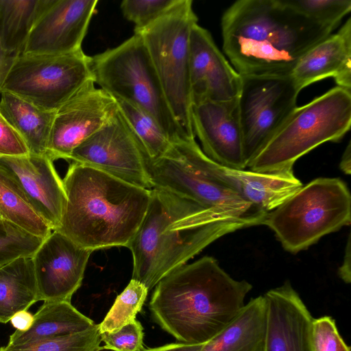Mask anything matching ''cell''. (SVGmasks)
Wrapping results in <instances>:
<instances>
[{"instance_id":"obj_22","label":"cell","mask_w":351,"mask_h":351,"mask_svg":"<svg viewBox=\"0 0 351 351\" xmlns=\"http://www.w3.org/2000/svg\"><path fill=\"white\" fill-rule=\"evenodd\" d=\"M267 305L263 295L252 298L200 351H263Z\"/></svg>"},{"instance_id":"obj_14","label":"cell","mask_w":351,"mask_h":351,"mask_svg":"<svg viewBox=\"0 0 351 351\" xmlns=\"http://www.w3.org/2000/svg\"><path fill=\"white\" fill-rule=\"evenodd\" d=\"M92 252L52 231L32 256L38 301L71 302Z\"/></svg>"},{"instance_id":"obj_36","label":"cell","mask_w":351,"mask_h":351,"mask_svg":"<svg viewBox=\"0 0 351 351\" xmlns=\"http://www.w3.org/2000/svg\"><path fill=\"white\" fill-rule=\"evenodd\" d=\"M28 154L22 138L0 112V156H19Z\"/></svg>"},{"instance_id":"obj_13","label":"cell","mask_w":351,"mask_h":351,"mask_svg":"<svg viewBox=\"0 0 351 351\" xmlns=\"http://www.w3.org/2000/svg\"><path fill=\"white\" fill-rule=\"evenodd\" d=\"M117 110L116 100L92 80L54 114L47 154L54 161L69 160L72 152Z\"/></svg>"},{"instance_id":"obj_7","label":"cell","mask_w":351,"mask_h":351,"mask_svg":"<svg viewBox=\"0 0 351 351\" xmlns=\"http://www.w3.org/2000/svg\"><path fill=\"white\" fill-rule=\"evenodd\" d=\"M350 221L351 197L346 183L319 178L269 212L262 225L275 233L285 250L295 254Z\"/></svg>"},{"instance_id":"obj_6","label":"cell","mask_w":351,"mask_h":351,"mask_svg":"<svg viewBox=\"0 0 351 351\" xmlns=\"http://www.w3.org/2000/svg\"><path fill=\"white\" fill-rule=\"evenodd\" d=\"M93 80L115 100L148 112L173 143L188 138L176 120L139 34L90 57ZM195 139V138H193Z\"/></svg>"},{"instance_id":"obj_3","label":"cell","mask_w":351,"mask_h":351,"mask_svg":"<svg viewBox=\"0 0 351 351\" xmlns=\"http://www.w3.org/2000/svg\"><path fill=\"white\" fill-rule=\"evenodd\" d=\"M252 289L232 278L212 256L184 264L156 285L149 302L154 320L180 343L204 344L245 306Z\"/></svg>"},{"instance_id":"obj_20","label":"cell","mask_w":351,"mask_h":351,"mask_svg":"<svg viewBox=\"0 0 351 351\" xmlns=\"http://www.w3.org/2000/svg\"><path fill=\"white\" fill-rule=\"evenodd\" d=\"M267 305L263 351H313L312 317L289 282L263 295Z\"/></svg>"},{"instance_id":"obj_19","label":"cell","mask_w":351,"mask_h":351,"mask_svg":"<svg viewBox=\"0 0 351 351\" xmlns=\"http://www.w3.org/2000/svg\"><path fill=\"white\" fill-rule=\"evenodd\" d=\"M0 168L18 184L52 231L60 226L66 197L62 179L47 155L0 156Z\"/></svg>"},{"instance_id":"obj_25","label":"cell","mask_w":351,"mask_h":351,"mask_svg":"<svg viewBox=\"0 0 351 351\" xmlns=\"http://www.w3.org/2000/svg\"><path fill=\"white\" fill-rule=\"evenodd\" d=\"M38 301L32 256L19 257L0 267V323Z\"/></svg>"},{"instance_id":"obj_43","label":"cell","mask_w":351,"mask_h":351,"mask_svg":"<svg viewBox=\"0 0 351 351\" xmlns=\"http://www.w3.org/2000/svg\"><path fill=\"white\" fill-rule=\"evenodd\" d=\"M0 217H1V216H0Z\"/></svg>"},{"instance_id":"obj_15","label":"cell","mask_w":351,"mask_h":351,"mask_svg":"<svg viewBox=\"0 0 351 351\" xmlns=\"http://www.w3.org/2000/svg\"><path fill=\"white\" fill-rule=\"evenodd\" d=\"M192 152L195 162L203 172L266 214L303 186L295 176L293 169L261 173L228 168L206 156L196 142Z\"/></svg>"},{"instance_id":"obj_24","label":"cell","mask_w":351,"mask_h":351,"mask_svg":"<svg viewBox=\"0 0 351 351\" xmlns=\"http://www.w3.org/2000/svg\"><path fill=\"white\" fill-rule=\"evenodd\" d=\"M0 112L22 138L29 154H47L55 112L1 90Z\"/></svg>"},{"instance_id":"obj_21","label":"cell","mask_w":351,"mask_h":351,"mask_svg":"<svg viewBox=\"0 0 351 351\" xmlns=\"http://www.w3.org/2000/svg\"><path fill=\"white\" fill-rule=\"evenodd\" d=\"M290 75L300 90L327 77H333L337 86L351 90V19L336 34L310 48Z\"/></svg>"},{"instance_id":"obj_42","label":"cell","mask_w":351,"mask_h":351,"mask_svg":"<svg viewBox=\"0 0 351 351\" xmlns=\"http://www.w3.org/2000/svg\"><path fill=\"white\" fill-rule=\"evenodd\" d=\"M339 351H350V348L344 341H343Z\"/></svg>"},{"instance_id":"obj_33","label":"cell","mask_w":351,"mask_h":351,"mask_svg":"<svg viewBox=\"0 0 351 351\" xmlns=\"http://www.w3.org/2000/svg\"><path fill=\"white\" fill-rule=\"evenodd\" d=\"M180 0H124L121 10L124 17L135 25L134 32L139 31L176 6Z\"/></svg>"},{"instance_id":"obj_30","label":"cell","mask_w":351,"mask_h":351,"mask_svg":"<svg viewBox=\"0 0 351 351\" xmlns=\"http://www.w3.org/2000/svg\"><path fill=\"white\" fill-rule=\"evenodd\" d=\"M101 332L99 324L85 331L28 343L1 347L0 351H99Z\"/></svg>"},{"instance_id":"obj_18","label":"cell","mask_w":351,"mask_h":351,"mask_svg":"<svg viewBox=\"0 0 351 351\" xmlns=\"http://www.w3.org/2000/svg\"><path fill=\"white\" fill-rule=\"evenodd\" d=\"M189 79L193 106L237 98L241 76L217 47L210 33L197 23L189 38Z\"/></svg>"},{"instance_id":"obj_23","label":"cell","mask_w":351,"mask_h":351,"mask_svg":"<svg viewBox=\"0 0 351 351\" xmlns=\"http://www.w3.org/2000/svg\"><path fill=\"white\" fill-rule=\"evenodd\" d=\"M95 324L66 301H44L34 315L32 326L26 331L16 330L10 336L8 345L17 346L39 340L79 333Z\"/></svg>"},{"instance_id":"obj_39","label":"cell","mask_w":351,"mask_h":351,"mask_svg":"<svg viewBox=\"0 0 351 351\" xmlns=\"http://www.w3.org/2000/svg\"><path fill=\"white\" fill-rule=\"evenodd\" d=\"M350 250V234H349L343 262L338 269L339 276L346 283H350L351 281Z\"/></svg>"},{"instance_id":"obj_1","label":"cell","mask_w":351,"mask_h":351,"mask_svg":"<svg viewBox=\"0 0 351 351\" xmlns=\"http://www.w3.org/2000/svg\"><path fill=\"white\" fill-rule=\"evenodd\" d=\"M263 221L152 189L145 217L128 247L133 258L132 278L149 291L218 239Z\"/></svg>"},{"instance_id":"obj_2","label":"cell","mask_w":351,"mask_h":351,"mask_svg":"<svg viewBox=\"0 0 351 351\" xmlns=\"http://www.w3.org/2000/svg\"><path fill=\"white\" fill-rule=\"evenodd\" d=\"M223 49L241 75H290L300 58L332 30L283 0H239L221 17Z\"/></svg>"},{"instance_id":"obj_12","label":"cell","mask_w":351,"mask_h":351,"mask_svg":"<svg viewBox=\"0 0 351 351\" xmlns=\"http://www.w3.org/2000/svg\"><path fill=\"white\" fill-rule=\"evenodd\" d=\"M147 154L118 109L97 131L78 145L69 160L130 184L152 189Z\"/></svg>"},{"instance_id":"obj_9","label":"cell","mask_w":351,"mask_h":351,"mask_svg":"<svg viewBox=\"0 0 351 351\" xmlns=\"http://www.w3.org/2000/svg\"><path fill=\"white\" fill-rule=\"evenodd\" d=\"M92 80L90 56L82 49L61 55L21 53L1 90L56 112Z\"/></svg>"},{"instance_id":"obj_40","label":"cell","mask_w":351,"mask_h":351,"mask_svg":"<svg viewBox=\"0 0 351 351\" xmlns=\"http://www.w3.org/2000/svg\"><path fill=\"white\" fill-rule=\"evenodd\" d=\"M203 344H188L175 343L166 344L154 348H144L142 351H200Z\"/></svg>"},{"instance_id":"obj_26","label":"cell","mask_w":351,"mask_h":351,"mask_svg":"<svg viewBox=\"0 0 351 351\" xmlns=\"http://www.w3.org/2000/svg\"><path fill=\"white\" fill-rule=\"evenodd\" d=\"M53 0H0V43L20 55L38 18Z\"/></svg>"},{"instance_id":"obj_11","label":"cell","mask_w":351,"mask_h":351,"mask_svg":"<svg viewBox=\"0 0 351 351\" xmlns=\"http://www.w3.org/2000/svg\"><path fill=\"white\" fill-rule=\"evenodd\" d=\"M238 107L247 167L297 108L290 75H241Z\"/></svg>"},{"instance_id":"obj_28","label":"cell","mask_w":351,"mask_h":351,"mask_svg":"<svg viewBox=\"0 0 351 351\" xmlns=\"http://www.w3.org/2000/svg\"><path fill=\"white\" fill-rule=\"evenodd\" d=\"M117 107L138 139L147 156L156 159L164 156L173 142L156 121L139 107L121 100H116Z\"/></svg>"},{"instance_id":"obj_37","label":"cell","mask_w":351,"mask_h":351,"mask_svg":"<svg viewBox=\"0 0 351 351\" xmlns=\"http://www.w3.org/2000/svg\"><path fill=\"white\" fill-rule=\"evenodd\" d=\"M18 56L19 55L5 51L0 43V93L9 71Z\"/></svg>"},{"instance_id":"obj_16","label":"cell","mask_w":351,"mask_h":351,"mask_svg":"<svg viewBox=\"0 0 351 351\" xmlns=\"http://www.w3.org/2000/svg\"><path fill=\"white\" fill-rule=\"evenodd\" d=\"M97 0H53L37 20L23 52L61 55L82 49Z\"/></svg>"},{"instance_id":"obj_5","label":"cell","mask_w":351,"mask_h":351,"mask_svg":"<svg viewBox=\"0 0 351 351\" xmlns=\"http://www.w3.org/2000/svg\"><path fill=\"white\" fill-rule=\"evenodd\" d=\"M351 125V90L336 86L297 107L247 168L255 172L293 169L301 156L328 141H338Z\"/></svg>"},{"instance_id":"obj_38","label":"cell","mask_w":351,"mask_h":351,"mask_svg":"<svg viewBox=\"0 0 351 351\" xmlns=\"http://www.w3.org/2000/svg\"><path fill=\"white\" fill-rule=\"evenodd\" d=\"M34 315L27 310L16 313L10 322L16 330L24 332L27 330L32 325Z\"/></svg>"},{"instance_id":"obj_35","label":"cell","mask_w":351,"mask_h":351,"mask_svg":"<svg viewBox=\"0 0 351 351\" xmlns=\"http://www.w3.org/2000/svg\"><path fill=\"white\" fill-rule=\"evenodd\" d=\"M311 335L313 351H339L344 341L330 316L313 319Z\"/></svg>"},{"instance_id":"obj_32","label":"cell","mask_w":351,"mask_h":351,"mask_svg":"<svg viewBox=\"0 0 351 351\" xmlns=\"http://www.w3.org/2000/svg\"><path fill=\"white\" fill-rule=\"evenodd\" d=\"M44 239L0 217V267L23 256H32Z\"/></svg>"},{"instance_id":"obj_8","label":"cell","mask_w":351,"mask_h":351,"mask_svg":"<svg viewBox=\"0 0 351 351\" xmlns=\"http://www.w3.org/2000/svg\"><path fill=\"white\" fill-rule=\"evenodd\" d=\"M192 4L191 0H180L167 14L134 34L144 42L176 120L193 139L189 38L197 17Z\"/></svg>"},{"instance_id":"obj_27","label":"cell","mask_w":351,"mask_h":351,"mask_svg":"<svg viewBox=\"0 0 351 351\" xmlns=\"http://www.w3.org/2000/svg\"><path fill=\"white\" fill-rule=\"evenodd\" d=\"M0 216L43 239L52 232L47 223L32 208L18 184L1 168Z\"/></svg>"},{"instance_id":"obj_29","label":"cell","mask_w":351,"mask_h":351,"mask_svg":"<svg viewBox=\"0 0 351 351\" xmlns=\"http://www.w3.org/2000/svg\"><path fill=\"white\" fill-rule=\"evenodd\" d=\"M147 293L148 289L144 285L132 278L99 324L100 332H114L134 321L136 314L142 309Z\"/></svg>"},{"instance_id":"obj_31","label":"cell","mask_w":351,"mask_h":351,"mask_svg":"<svg viewBox=\"0 0 351 351\" xmlns=\"http://www.w3.org/2000/svg\"><path fill=\"white\" fill-rule=\"evenodd\" d=\"M305 18L332 31L351 10L350 0H283Z\"/></svg>"},{"instance_id":"obj_34","label":"cell","mask_w":351,"mask_h":351,"mask_svg":"<svg viewBox=\"0 0 351 351\" xmlns=\"http://www.w3.org/2000/svg\"><path fill=\"white\" fill-rule=\"evenodd\" d=\"M143 328L134 320L114 332H101L104 346L101 350L113 351H142L143 347Z\"/></svg>"},{"instance_id":"obj_17","label":"cell","mask_w":351,"mask_h":351,"mask_svg":"<svg viewBox=\"0 0 351 351\" xmlns=\"http://www.w3.org/2000/svg\"><path fill=\"white\" fill-rule=\"evenodd\" d=\"M192 125L210 159L228 168H247L238 97L193 106Z\"/></svg>"},{"instance_id":"obj_4","label":"cell","mask_w":351,"mask_h":351,"mask_svg":"<svg viewBox=\"0 0 351 351\" xmlns=\"http://www.w3.org/2000/svg\"><path fill=\"white\" fill-rule=\"evenodd\" d=\"M62 181L66 201L56 231L92 252L128 247L145 217L151 189L75 162Z\"/></svg>"},{"instance_id":"obj_41","label":"cell","mask_w":351,"mask_h":351,"mask_svg":"<svg viewBox=\"0 0 351 351\" xmlns=\"http://www.w3.org/2000/svg\"><path fill=\"white\" fill-rule=\"evenodd\" d=\"M351 145L348 143L341 158L339 167L344 173L349 175L351 167Z\"/></svg>"},{"instance_id":"obj_10","label":"cell","mask_w":351,"mask_h":351,"mask_svg":"<svg viewBox=\"0 0 351 351\" xmlns=\"http://www.w3.org/2000/svg\"><path fill=\"white\" fill-rule=\"evenodd\" d=\"M195 142V139L180 140L173 143L162 157L151 159L146 156L145 167L152 188L171 192L204 207L265 219L266 213L255 208L199 169L192 152Z\"/></svg>"}]
</instances>
